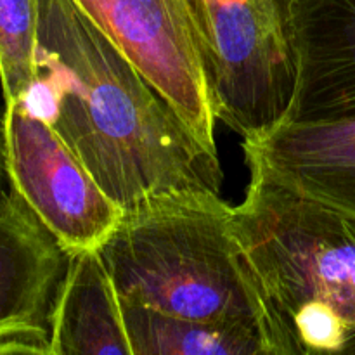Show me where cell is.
<instances>
[{
  "label": "cell",
  "instance_id": "obj_13",
  "mask_svg": "<svg viewBox=\"0 0 355 355\" xmlns=\"http://www.w3.org/2000/svg\"><path fill=\"white\" fill-rule=\"evenodd\" d=\"M9 173L6 159V128H3V106H0V194L9 189Z\"/></svg>",
  "mask_w": 355,
  "mask_h": 355
},
{
  "label": "cell",
  "instance_id": "obj_9",
  "mask_svg": "<svg viewBox=\"0 0 355 355\" xmlns=\"http://www.w3.org/2000/svg\"><path fill=\"white\" fill-rule=\"evenodd\" d=\"M246 162L326 205L355 215V116L283 120L243 139Z\"/></svg>",
  "mask_w": 355,
  "mask_h": 355
},
{
  "label": "cell",
  "instance_id": "obj_11",
  "mask_svg": "<svg viewBox=\"0 0 355 355\" xmlns=\"http://www.w3.org/2000/svg\"><path fill=\"white\" fill-rule=\"evenodd\" d=\"M132 355H270L266 340L236 326L121 300Z\"/></svg>",
  "mask_w": 355,
  "mask_h": 355
},
{
  "label": "cell",
  "instance_id": "obj_2",
  "mask_svg": "<svg viewBox=\"0 0 355 355\" xmlns=\"http://www.w3.org/2000/svg\"><path fill=\"white\" fill-rule=\"evenodd\" d=\"M248 166L234 229L262 295L272 355H355V215Z\"/></svg>",
  "mask_w": 355,
  "mask_h": 355
},
{
  "label": "cell",
  "instance_id": "obj_12",
  "mask_svg": "<svg viewBox=\"0 0 355 355\" xmlns=\"http://www.w3.org/2000/svg\"><path fill=\"white\" fill-rule=\"evenodd\" d=\"M42 0H0V85L3 104L24 99L35 80Z\"/></svg>",
  "mask_w": 355,
  "mask_h": 355
},
{
  "label": "cell",
  "instance_id": "obj_10",
  "mask_svg": "<svg viewBox=\"0 0 355 355\" xmlns=\"http://www.w3.org/2000/svg\"><path fill=\"white\" fill-rule=\"evenodd\" d=\"M51 355H132L121 298L99 248L69 253L51 315Z\"/></svg>",
  "mask_w": 355,
  "mask_h": 355
},
{
  "label": "cell",
  "instance_id": "obj_1",
  "mask_svg": "<svg viewBox=\"0 0 355 355\" xmlns=\"http://www.w3.org/2000/svg\"><path fill=\"white\" fill-rule=\"evenodd\" d=\"M17 103L58 132L123 211L166 193L220 194L217 149L73 0L40 2L35 80Z\"/></svg>",
  "mask_w": 355,
  "mask_h": 355
},
{
  "label": "cell",
  "instance_id": "obj_3",
  "mask_svg": "<svg viewBox=\"0 0 355 355\" xmlns=\"http://www.w3.org/2000/svg\"><path fill=\"white\" fill-rule=\"evenodd\" d=\"M121 300L175 315L236 326L270 347L259 284L218 193L179 191L123 211L101 245Z\"/></svg>",
  "mask_w": 355,
  "mask_h": 355
},
{
  "label": "cell",
  "instance_id": "obj_4",
  "mask_svg": "<svg viewBox=\"0 0 355 355\" xmlns=\"http://www.w3.org/2000/svg\"><path fill=\"white\" fill-rule=\"evenodd\" d=\"M215 116L241 139L284 120L297 83L298 0H184Z\"/></svg>",
  "mask_w": 355,
  "mask_h": 355
},
{
  "label": "cell",
  "instance_id": "obj_7",
  "mask_svg": "<svg viewBox=\"0 0 355 355\" xmlns=\"http://www.w3.org/2000/svg\"><path fill=\"white\" fill-rule=\"evenodd\" d=\"M68 260L9 186L0 194V355H51V315Z\"/></svg>",
  "mask_w": 355,
  "mask_h": 355
},
{
  "label": "cell",
  "instance_id": "obj_5",
  "mask_svg": "<svg viewBox=\"0 0 355 355\" xmlns=\"http://www.w3.org/2000/svg\"><path fill=\"white\" fill-rule=\"evenodd\" d=\"M10 187L68 253L101 248L123 217L58 132L23 103L3 104Z\"/></svg>",
  "mask_w": 355,
  "mask_h": 355
},
{
  "label": "cell",
  "instance_id": "obj_8",
  "mask_svg": "<svg viewBox=\"0 0 355 355\" xmlns=\"http://www.w3.org/2000/svg\"><path fill=\"white\" fill-rule=\"evenodd\" d=\"M297 83L284 120L355 116V0H298Z\"/></svg>",
  "mask_w": 355,
  "mask_h": 355
},
{
  "label": "cell",
  "instance_id": "obj_6",
  "mask_svg": "<svg viewBox=\"0 0 355 355\" xmlns=\"http://www.w3.org/2000/svg\"><path fill=\"white\" fill-rule=\"evenodd\" d=\"M73 2L166 97L198 139L217 149V116L184 0Z\"/></svg>",
  "mask_w": 355,
  "mask_h": 355
}]
</instances>
